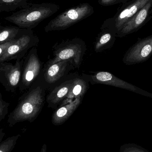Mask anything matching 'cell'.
I'll return each mask as SVG.
<instances>
[{
  "instance_id": "obj_1",
  "label": "cell",
  "mask_w": 152,
  "mask_h": 152,
  "mask_svg": "<svg viewBox=\"0 0 152 152\" xmlns=\"http://www.w3.org/2000/svg\"><path fill=\"white\" fill-rule=\"evenodd\" d=\"M45 95V89L40 86L26 94L9 115L7 122L10 127L23 121H35L43 107Z\"/></svg>"
},
{
  "instance_id": "obj_2",
  "label": "cell",
  "mask_w": 152,
  "mask_h": 152,
  "mask_svg": "<svg viewBox=\"0 0 152 152\" xmlns=\"http://www.w3.org/2000/svg\"><path fill=\"white\" fill-rule=\"evenodd\" d=\"M60 6L53 3H31L25 9L4 18V19L23 29H32L57 12Z\"/></svg>"
},
{
  "instance_id": "obj_3",
  "label": "cell",
  "mask_w": 152,
  "mask_h": 152,
  "mask_svg": "<svg viewBox=\"0 0 152 152\" xmlns=\"http://www.w3.org/2000/svg\"><path fill=\"white\" fill-rule=\"evenodd\" d=\"M93 7L88 3L79 4L67 9L50 20L44 28L45 31L63 30L93 15Z\"/></svg>"
},
{
  "instance_id": "obj_4",
  "label": "cell",
  "mask_w": 152,
  "mask_h": 152,
  "mask_svg": "<svg viewBox=\"0 0 152 152\" xmlns=\"http://www.w3.org/2000/svg\"><path fill=\"white\" fill-rule=\"evenodd\" d=\"M85 44L79 38L68 40L58 45L54 52L53 57L46 63V66L59 61L68 60L75 68L79 69L85 53Z\"/></svg>"
},
{
  "instance_id": "obj_5",
  "label": "cell",
  "mask_w": 152,
  "mask_h": 152,
  "mask_svg": "<svg viewBox=\"0 0 152 152\" xmlns=\"http://www.w3.org/2000/svg\"><path fill=\"white\" fill-rule=\"evenodd\" d=\"M152 0H130L123 4L114 16L104 20L101 28H107L118 34L125 24Z\"/></svg>"
},
{
  "instance_id": "obj_6",
  "label": "cell",
  "mask_w": 152,
  "mask_h": 152,
  "mask_svg": "<svg viewBox=\"0 0 152 152\" xmlns=\"http://www.w3.org/2000/svg\"><path fill=\"white\" fill-rule=\"evenodd\" d=\"M39 39L32 29H25L19 37L15 39L4 54L0 57V62L14 59H21L30 48L35 47Z\"/></svg>"
},
{
  "instance_id": "obj_7",
  "label": "cell",
  "mask_w": 152,
  "mask_h": 152,
  "mask_svg": "<svg viewBox=\"0 0 152 152\" xmlns=\"http://www.w3.org/2000/svg\"><path fill=\"white\" fill-rule=\"evenodd\" d=\"M84 77H86L87 78L93 85L101 84L112 86L132 91L144 96L152 98L151 93L147 92L131 83L120 79L110 72L99 71L92 75H84Z\"/></svg>"
},
{
  "instance_id": "obj_8",
  "label": "cell",
  "mask_w": 152,
  "mask_h": 152,
  "mask_svg": "<svg viewBox=\"0 0 152 152\" xmlns=\"http://www.w3.org/2000/svg\"><path fill=\"white\" fill-rule=\"evenodd\" d=\"M152 55V35L141 39L132 45L125 53L123 63L132 66L143 63L149 59Z\"/></svg>"
},
{
  "instance_id": "obj_9",
  "label": "cell",
  "mask_w": 152,
  "mask_h": 152,
  "mask_svg": "<svg viewBox=\"0 0 152 152\" xmlns=\"http://www.w3.org/2000/svg\"><path fill=\"white\" fill-rule=\"evenodd\" d=\"M24 61L18 59L13 65L0 62V82L8 92H14L19 86Z\"/></svg>"
},
{
  "instance_id": "obj_10",
  "label": "cell",
  "mask_w": 152,
  "mask_h": 152,
  "mask_svg": "<svg viewBox=\"0 0 152 152\" xmlns=\"http://www.w3.org/2000/svg\"><path fill=\"white\" fill-rule=\"evenodd\" d=\"M41 69V62L37 55V50L35 47H33L23 63L19 86L20 91H24L30 87L40 74Z\"/></svg>"
},
{
  "instance_id": "obj_11",
  "label": "cell",
  "mask_w": 152,
  "mask_h": 152,
  "mask_svg": "<svg viewBox=\"0 0 152 152\" xmlns=\"http://www.w3.org/2000/svg\"><path fill=\"white\" fill-rule=\"evenodd\" d=\"M152 18V1L144 6L130 19L117 34L118 37H124L142 28Z\"/></svg>"
},
{
  "instance_id": "obj_12",
  "label": "cell",
  "mask_w": 152,
  "mask_h": 152,
  "mask_svg": "<svg viewBox=\"0 0 152 152\" xmlns=\"http://www.w3.org/2000/svg\"><path fill=\"white\" fill-rule=\"evenodd\" d=\"M83 97H79L71 102L61 106L54 113L52 116V123L54 126L62 125L72 115L82 102Z\"/></svg>"
},
{
  "instance_id": "obj_13",
  "label": "cell",
  "mask_w": 152,
  "mask_h": 152,
  "mask_svg": "<svg viewBox=\"0 0 152 152\" xmlns=\"http://www.w3.org/2000/svg\"><path fill=\"white\" fill-rule=\"evenodd\" d=\"M69 66H73L70 61L64 60L46 66L44 73L46 81L50 84L55 83L63 77Z\"/></svg>"
},
{
  "instance_id": "obj_14",
  "label": "cell",
  "mask_w": 152,
  "mask_h": 152,
  "mask_svg": "<svg viewBox=\"0 0 152 152\" xmlns=\"http://www.w3.org/2000/svg\"><path fill=\"white\" fill-rule=\"evenodd\" d=\"M74 79L67 80L55 88L47 96L48 107L54 108L66 98L70 90Z\"/></svg>"
},
{
  "instance_id": "obj_15",
  "label": "cell",
  "mask_w": 152,
  "mask_h": 152,
  "mask_svg": "<svg viewBox=\"0 0 152 152\" xmlns=\"http://www.w3.org/2000/svg\"><path fill=\"white\" fill-rule=\"evenodd\" d=\"M94 45L95 52L100 53L111 48L116 40L117 34L107 28H101Z\"/></svg>"
},
{
  "instance_id": "obj_16",
  "label": "cell",
  "mask_w": 152,
  "mask_h": 152,
  "mask_svg": "<svg viewBox=\"0 0 152 152\" xmlns=\"http://www.w3.org/2000/svg\"><path fill=\"white\" fill-rule=\"evenodd\" d=\"M88 87L87 82L83 79H74L70 90L67 97L62 101L61 106L69 103L78 97H83L87 91Z\"/></svg>"
},
{
  "instance_id": "obj_17",
  "label": "cell",
  "mask_w": 152,
  "mask_h": 152,
  "mask_svg": "<svg viewBox=\"0 0 152 152\" xmlns=\"http://www.w3.org/2000/svg\"><path fill=\"white\" fill-rule=\"evenodd\" d=\"M25 29L13 26H0V44L19 37Z\"/></svg>"
},
{
  "instance_id": "obj_18",
  "label": "cell",
  "mask_w": 152,
  "mask_h": 152,
  "mask_svg": "<svg viewBox=\"0 0 152 152\" xmlns=\"http://www.w3.org/2000/svg\"><path fill=\"white\" fill-rule=\"evenodd\" d=\"M31 3L30 0H0V12L25 9Z\"/></svg>"
},
{
  "instance_id": "obj_19",
  "label": "cell",
  "mask_w": 152,
  "mask_h": 152,
  "mask_svg": "<svg viewBox=\"0 0 152 152\" xmlns=\"http://www.w3.org/2000/svg\"><path fill=\"white\" fill-rule=\"evenodd\" d=\"M21 137L20 134H17L8 137L1 142L0 144V152H11L14 149L17 141Z\"/></svg>"
},
{
  "instance_id": "obj_20",
  "label": "cell",
  "mask_w": 152,
  "mask_h": 152,
  "mask_svg": "<svg viewBox=\"0 0 152 152\" xmlns=\"http://www.w3.org/2000/svg\"><path fill=\"white\" fill-rule=\"evenodd\" d=\"M9 103L4 101L2 98V95L0 93V121L4 119L8 113V107L10 105Z\"/></svg>"
},
{
  "instance_id": "obj_21",
  "label": "cell",
  "mask_w": 152,
  "mask_h": 152,
  "mask_svg": "<svg viewBox=\"0 0 152 152\" xmlns=\"http://www.w3.org/2000/svg\"><path fill=\"white\" fill-rule=\"evenodd\" d=\"M130 0H98L99 4L102 6H108L118 4L126 3Z\"/></svg>"
},
{
  "instance_id": "obj_22",
  "label": "cell",
  "mask_w": 152,
  "mask_h": 152,
  "mask_svg": "<svg viewBox=\"0 0 152 152\" xmlns=\"http://www.w3.org/2000/svg\"><path fill=\"white\" fill-rule=\"evenodd\" d=\"M121 152H146L143 149L134 145H128L127 147L121 148Z\"/></svg>"
},
{
  "instance_id": "obj_23",
  "label": "cell",
  "mask_w": 152,
  "mask_h": 152,
  "mask_svg": "<svg viewBox=\"0 0 152 152\" xmlns=\"http://www.w3.org/2000/svg\"><path fill=\"white\" fill-rule=\"evenodd\" d=\"M15 40V39L0 44V57H1L4 54V53L8 50V48L13 44Z\"/></svg>"
},
{
  "instance_id": "obj_24",
  "label": "cell",
  "mask_w": 152,
  "mask_h": 152,
  "mask_svg": "<svg viewBox=\"0 0 152 152\" xmlns=\"http://www.w3.org/2000/svg\"><path fill=\"white\" fill-rule=\"evenodd\" d=\"M3 129L1 128L0 129V142H2V140L4 137V135H5V133L3 132Z\"/></svg>"
},
{
  "instance_id": "obj_25",
  "label": "cell",
  "mask_w": 152,
  "mask_h": 152,
  "mask_svg": "<svg viewBox=\"0 0 152 152\" xmlns=\"http://www.w3.org/2000/svg\"><path fill=\"white\" fill-rule=\"evenodd\" d=\"M40 152H47V145L46 144L43 145Z\"/></svg>"
}]
</instances>
